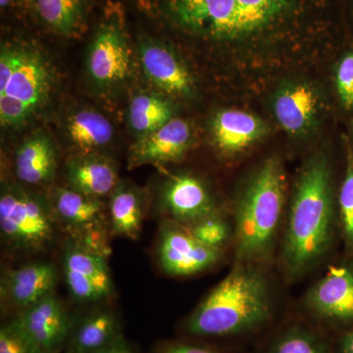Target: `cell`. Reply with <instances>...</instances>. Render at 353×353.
Instances as JSON below:
<instances>
[{"label": "cell", "instance_id": "obj_1", "mask_svg": "<svg viewBox=\"0 0 353 353\" xmlns=\"http://www.w3.org/2000/svg\"><path fill=\"white\" fill-rule=\"evenodd\" d=\"M315 1L163 0V10L169 22L185 34L222 43H240L289 29Z\"/></svg>", "mask_w": 353, "mask_h": 353}, {"label": "cell", "instance_id": "obj_2", "mask_svg": "<svg viewBox=\"0 0 353 353\" xmlns=\"http://www.w3.org/2000/svg\"><path fill=\"white\" fill-rule=\"evenodd\" d=\"M332 173L325 155L303 165L292 196L283 261L289 275H301L328 250L333 236Z\"/></svg>", "mask_w": 353, "mask_h": 353}, {"label": "cell", "instance_id": "obj_3", "mask_svg": "<svg viewBox=\"0 0 353 353\" xmlns=\"http://www.w3.org/2000/svg\"><path fill=\"white\" fill-rule=\"evenodd\" d=\"M270 314L264 276L243 265L227 276L196 309L188 329L199 336H227L254 328Z\"/></svg>", "mask_w": 353, "mask_h": 353}, {"label": "cell", "instance_id": "obj_4", "mask_svg": "<svg viewBox=\"0 0 353 353\" xmlns=\"http://www.w3.org/2000/svg\"><path fill=\"white\" fill-rule=\"evenodd\" d=\"M284 167L267 159L253 175L236 212V255L241 263L263 259L271 250L285 205Z\"/></svg>", "mask_w": 353, "mask_h": 353}, {"label": "cell", "instance_id": "obj_5", "mask_svg": "<svg viewBox=\"0 0 353 353\" xmlns=\"http://www.w3.org/2000/svg\"><path fill=\"white\" fill-rule=\"evenodd\" d=\"M51 75L38 51L2 46L0 53V122L20 127L48 101Z\"/></svg>", "mask_w": 353, "mask_h": 353}, {"label": "cell", "instance_id": "obj_6", "mask_svg": "<svg viewBox=\"0 0 353 353\" xmlns=\"http://www.w3.org/2000/svg\"><path fill=\"white\" fill-rule=\"evenodd\" d=\"M57 218L46 199L8 185L0 196V232L9 248L25 252H37L54 240Z\"/></svg>", "mask_w": 353, "mask_h": 353}, {"label": "cell", "instance_id": "obj_7", "mask_svg": "<svg viewBox=\"0 0 353 353\" xmlns=\"http://www.w3.org/2000/svg\"><path fill=\"white\" fill-rule=\"evenodd\" d=\"M63 271L72 296L82 303H99L110 296L112 278L102 253L69 241L64 250Z\"/></svg>", "mask_w": 353, "mask_h": 353}, {"label": "cell", "instance_id": "obj_8", "mask_svg": "<svg viewBox=\"0 0 353 353\" xmlns=\"http://www.w3.org/2000/svg\"><path fill=\"white\" fill-rule=\"evenodd\" d=\"M220 250L196 240L189 230L167 225L160 234L158 259L162 269L173 276H190L214 265Z\"/></svg>", "mask_w": 353, "mask_h": 353}, {"label": "cell", "instance_id": "obj_9", "mask_svg": "<svg viewBox=\"0 0 353 353\" xmlns=\"http://www.w3.org/2000/svg\"><path fill=\"white\" fill-rule=\"evenodd\" d=\"M15 320L43 353L58 352L72 331L68 313L53 294L21 311Z\"/></svg>", "mask_w": 353, "mask_h": 353}, {"label": "cell", "instance_id": "obj_10", "mask_svg": "<svg viewBox=\"0 0 353 353\" xmlns=\"http://www.w3.org/2000/svg\"><path fill=\"white\" fill-rule=\"evenodd\" d=\"M161 204L180 224L190 225L217 214L214 199L202 181L190 174L172 176L164 183Z\"/></svg>", "mask_w": 353, "mask_h": 353}, {"label": "cell", "instance_id": "obj_11", "mask_svg": "<svg viewBox=\"0 0 353 353\" xmlns=\"http://www.w3.org/2000/svg\"><path fill=\"white\" fill-rule=\"evenodd\" d=\"M130 53L122 27L109 23L99 30L88 53V70L99 85H113L126 79Z\"/></svg>", "mask_w": 353, "mask_h": 353}, {"label": "cell", "instance_id": "obj_12", "mask_svg": "<svg viewBox=\"0 0 353 353\" xmlns=\"http://www.w3.org/2000/svg\"><path fill=\"white\" fill-rule=\"evenodd\" d=\"M320 97L314 88L303 82L290 83L276 92L273 112L288 134L304 137L317 125Z\"/></svg>", "mask_w": 353, "mask_h": 353}, {"label": "cell", "instance_id": "obj_13", "mask_svg": "<svg viewBox=\"0 0 353 353\" xmlns=\"http://www.w3.org/2000/svg\"><path fill=\"white\" fill-rule=\"evenodd\" d=\"M139 57L145 76L158 88L176 97L194 94V79L170 48L145 41L139 46Z\"/></svg>", "mask_w": 353, "mask_h": 353}, {"label": "cell", "instance_id": "obj_14", "mask_svg": "<svg viewBox=\"0 0 353 353\" xmlns=\"http://www.w3.org/2000/svg\"><path fill=\"white\" fill-rule=\"evenodd\" d=\"M192 139L189 123L173 118L159 129L138 139L132 148L130 164L141 166L176 161L189 150Z\"/></svg>", "mask_w": 353, "mask_h": 353}, {"label": "cell", "instance_id": "obj_15", "mask_svg": "<svg viewBox=\"0 0 353 353\" xmlns=\"http://www.w3.org/2000/svg\"><path fill=\"white\" fill-rule=\"evenodd\" d=\"M57 282L54 265L38 262L9 271L1 281V297L21 310L53 294Z\"/></svg>", "mask_w": 353, "mask_h": 353}, {"label": "cell", "instance_id": "obj_16", "mask_svg": "<svg viewBox=\"0 0 353 353\" xmlns=\"http://www.w3.org/2000/svg\"><path fill=\"white\" fill-rule=\"evenodd\" d=\"M309 307L318 315L336 320L353 319V270L332 267L309 292Z\"/></svg>", "mask_w": 353, "mask_h": 353}, {"label": "cell", "instance_id": "obj_17", "mask_svg": "<svg viewBox=\"0 0 353 353\" xmlns=\"http://www.w3.org/2000/svg\"><path fill=\"white\" fill-rule=\"evenodd\" d=\"M216 146L226 154H234L264 138L269 127L259 116L245 111L229 109L216 113L211 123Z\"/></svg>", "mask_w": 353, "mask_h": 353}, {"label": "cell", "instance_id": "obj_18", "mask_svg": "<svg viewBox=\"0 0 353 353\" xmlns=\"http://www.w3.org/2000/svg\"><path fill=\"white\" fill-rule=\"evenodd\" d=\"M51 206L57 220L75 234L99 233L104 221L103 206L99 199L72 189L57 188Z\"/></svg>", "mask_w": 353, "mask_h": 353}, {"label": "cell", "instance_id": "obj_19", "mask_svg": "<svg viewBox=\"0 0 353 353\" xmlns=\"http://www.w3.org/2000/svg\"><path fill=\"white\" fill-rule=\"evenodd\" d=\"M15 174L27 185H43L52 181L57 169V150L43 134L26 139L15 157Z\"/></svg>", "mask_w": 353, "mask_h": 353}, {"label": "cell", "instance_id": "obj_20", "mask_svg": "<svg viewBox=\"0 0 353 353\" xmlns=\"http://www.w3.org/2000/svg\"><path fill=\"white\" fill-rule=\"evenodd\" d=\"M67 176L70 189L99 199L112 194L119 183L114 165L97 157L72 159L67 165Z\"/></svg>", "mask_w": 353, "mask_h": 353}, {"label": "cell", "instance_id": "obj_21", "mask_svg": "<svg viewBox=\"0 0 353 353\" xmlns=\"http://www.w3.org/2000/svg\"><path fill=\"white\" fill-rule=\"evenodd\" d=\"M143 208L141 196L134 188L118 183L109 202V223L116 236L138 238L143 224Z\"/></svg>", "mask_w": 353, "mask_h": 353}, {"label": "cell", "instance_id": "obj_22", "mask_svg": "<svg viewBox=\"0 0 353 353\" xmlns=\"http://www.w3.org/2000/svg\"><path fill=\"white\" fill-rule=\"evenodd\" d=\"M119 322L113 313L101 310L83 318L72 336V350L97 353L121 336Z\"/></svg>", "mask_w": 353, "mask_h": 353}, {"label": "cell", "instance_id": "obj_23", "mask_svg": "<svg viewBox=\"0 0 353 353\" xmlns=\"http://www.w3.org/2000/svg\"><path fill=\"white\" fill-rule=\"evenodd\" d=\"M67 132L71 143L83 152H92L110 143L113 128L101 113L81 110L70 116Z\"/></svg>", "mask_w": 353, "mask_h": 353}, {"label": "cell", "instance_id": "obj_24", "mask_svg": "<svg viewBox=\"0 0 353 353\" xmlns=\"http://www.w3.org/2000/svg\"><path fill=\"white\" fill-rule=\"evenodd\" d=\"M174 106L168 99L154 94H139L129 108V125L138 139L159 129L173 119Z\"/></svg>", "mask_w": 353, "mask_h": 353}, {"label": "cell", "instance_id": "obj_25", "mask_svg": "<svg viewBox=\"0 0 353 353\" xmlns=\"http://www.w3.org/2000/svg\"><path fill=\"white\" fill-rule=\"evenodd\" d=\"M39 19L51 29L69 36L83 20L85 0H31Z\"/></svg>", "mask_w": 353, "mask_h": 353}, {"label": "cell", "instance_id": "obj_26", "mask_svg": "<svg viewBox=\"0 0 353 353\" xmlns=\"http://www.w3.org/2000/svg\"><path fill=\"white\" fill-rule=\"evenodd\" d=\"M190 227L188 230L196 240L217 250H220L229 238V227L217 214L204 218Z\"/></svg>", "mask_w": 353, "mask_h": 353}, {"label": "cell", "instance_id": "obj_27", "mask_svg": "<svg viewBox=\"0 0 353 353\" xmlns=\"http://www.w3.org/2000/svg\"><path fill=\"white\" fill-rule=\"evenodd\" d=\"M0 353H43L15 319L0 330Z\"/></svg>", "mask_w": 353, "mask_h": 353}, {"label": "cell", "instance_id": "obj_28", "mask_svg": "<svg viewBox=\"0 0 353 353\" xmlns=\"http://www.w3.org/2000/svg\"><path fill=\"white\" fill-rule=\"evenodd\" d=\"M334 85L343 108L353 110V50L347 51L336 64Z\"/></svg>", "mask_w": 353, "mask_h": 353}, {"label": "cell", "instance_id": "obj_29", "mask_svg": "<svg viewBox=\"0 0 353 353\" xmlns=\"http://www.w3.org/2000/svg\"><path fill=\"white\" fill-rule=\"evenodd\" d=\"M339 204L343 234L348 245L353 248V159L348 163L341 188Z\"/></svg>", "mask_w": 353, "mask_h": 353}, {"label": "cell", "instance_id": "obj_30", "mask_svg": "<svg viewBox=\"0 0 353 353\" xmlns=\"http://www.w3.org/2000/svg\"><path fill=\"white\" fill-rule=\"evenodd\" d=\"M275 353H322V352L310 339L301 334H292L279 343Z\"/></svg>", "mask_w": 353, "mask_h": 353}, {"label": "cell", "instance_id": "obj_31", "mask_svg": "<svg viewBox=\"0 0 353 353\" xmlns=\"http://www.w3.org/2000/svg\"><path fill=\"white\" fill-rule=\"evenodd\" d=\"M97 353H132L131 347L128 345L127 341L123 338L122 334L118 336L108 347L102 348Z\"/></svg>", "mask_w": 353, "mask_h": 353}, {"label": "cell", "instance_id": "obj_32", "mask_svg": "<svg viewBox=\"0 0 353 353\" xmlns=\"http://www.w3.org/2000/svg\"><path fill=\"white\" fill-rule=\"evenodd\" d=\"M163 353H215L205 348L189 345H173L166 347Z\"/></svg>", "mask_w": 353, "mask_h": 353}, {"label": "cell", "instance_id": "obj_33", "mask_svg": "<svg viewBox=\"0 0 353 353\" xmlns=\"http://www.w3.org/2000/svg\"><path fill=\"white\" fill-rule=\"evenodd\" d=\"M341 350L343 353H353V332L343 338Z\"/></svg>", "mask_w": 353, "mask_h": 353}, {"label": "cell", "instance_id": "obj_34", "mask_svg": "<svg viewBox=\"0 0 353 353\" xmlns=\"http://www.w3.org/2000/svg\"><path fill=\"white\" fill-rule=\"evenodd\" d=\"M11 2H12V0H0V6L2 8H6L7 6H10Z\"/></svg>", "mask_w": 353, "mask_h": 353}, {"label": "cell", "instance_id": "obj_35", "mask_svg": "<svg viewBox=\"0 0 353 353\" xmlns=\"http://www.w3.org/2000/svg\"><path fill=\"white\" fill-rule=\"evenodd\" d=\"M350 15H352L353 20V0H350Z\"/></svg>", "mask_w": 353, "mask_h": 353}, {"label": "cell", "instance_id": "obj_36", "mask_svg": "<svg viewBox=\"0 0 353 353\" xmlns=\"http://www.w3.org/2000/svg\"><path fill=\"white\" fill-rule=\"evenodd\" d=\"M68 353H77V352H74V350H70V352Z\"/></svg>", "mask_w": 353, "mask_h": 353}]
</instances>
